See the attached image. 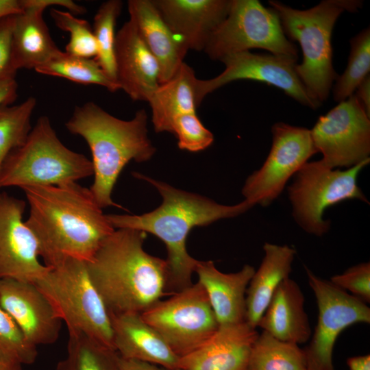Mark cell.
Instances as JSON below:
<instances>
[{
  "instance_id": "obj_1",
  "label": "cell",
  "mask_w": 370,
  "mask_h": 370,
  "mask_svg": "<svg viewBox=\"0 0 370 370\" xmlns=\"http://www.w3.org/2000/svg\"><path fill=\"white\" fill-rule=\"evenodd\" d=\"M29 206L25 222L49 267L67 259L90 262L115 229L90 188L77 182L23 188Z\"/></svg>"
},
{
  "instance_id": "obj_2",
  "label": "cell",
  "mask_w": 370,
  "mask_h": 370,
  "mask_svg": "<svg viewBox=\"0 0 370 370\" xmlns=\"http://www.w3.org/2000/svg\"><path fill=\"white\" fill-rule=\"evenodd\" d=\"M134 176L157 189L162 198L161 205L141 215L108 214L107 218L114 229L130 228L150 233L164 243L171 295L192 284L198 260L191 257L186 249V239L191 230L236 217L254 206L245 199L232 206L222 205L141 173H135Z\"/></svg>"
},
{
  "instance_id": "obj_3",
  "label": "cell",
  "mask_w": 370,
  "mask_h": 370,
  "mask_svg": "<svg viewBox=\"0 0 370 370\" xmlns=\"http://www.w3.org/2000/svg\"><path fill=\"white\" fill-rule=\"evenodd\" d=\"M145 237L137 230L115 229L86 262L110 315L141 314L170 295L166 261L145 251Z\"/></svg>"
},
{
  "instance_id": "obj_4",
  "label": "cell",
  "mask_w": 370,
  "mask_h": 370,
  "mask_svg": "<svg viewBox=\"0 0 370 370\" xmlns=\"http://www.w3.org/2000/svg\"><path fill=\"white\" fill-rule=\"evenodd\" d=\"M65 126L71 134L82 136L90 148L94 175L90 190L97 204L101 208L120 207L111 195L123 169L131 160L147 161L156 152L148 137L145 110L125 121L88 101L75 106Z\"/></svg>"
},
{
  "instance_id": "obj_5",
  "label": "cell",
  "mask_w": 370,
  "mask_h": 370,
  "mask_svg": "<svg viewBox=\"0 0 370 370\" xmlns=\"http://www.w3.org/2000/svg\"><path fill=\"white\" fill-rule=\"evenodd\" d=\"M286 36L301 48L303 60L296 73L309 95L319 103L329 97L338 77L332 65L331 37L334 24L345 11L356 12L362 1L324 0L308 10H297L280 1H269Z\"/></svg>"
},
{
  "instance_id": "obj_6",
  "label": "cell",
  "mask_w": 370,
  "mask_h": 370,
  "mask_svg": "<svg viewBox=\"0 0 370 370\" xmlns=\"http://www.w3.org/2000/svg\"><path fill=\"white\" fill-rule=\"evenodd\" d=\"M93 175L92 161L67 148L49 118H38L25 142L8 156L0 171V188L58 186Z\"/></svg>"
},
{
  "instance_id": "obj_7",
  "label": "cell",
  "mask_w": 370,
  "mask_h": 370,
  "mask_svg": "<svg viewBox=\"0 0 370 370\" xmlns=\"http://www.w3.org/2000/svg\"><path fill=\"white\" fill-rule=\"evenodd\" d=\"M69 334H83L114 350L110 312L88 274L86 262L67 259L34 283Z\"/></svg>"
},
{
  "instance_id": "obj_8",
  "label": "cell",
  "mask_w": 370,
  "mask_h": 370,
  "mask_svg": "<svg viewBox=\"0 0 370 370\" xmlns=\"http://www.w3.org/2000/svg\"><path fill=\"white\" fill-rule=\"evenodd\" d=\"M369 162L367 160L344 170L328 168L320 160L304 164L288 187L292 214L300 227L310 234L321 236L330 228V221L323 219L327 208L347 199L369 204L358 185V177Z\"/></svg>"
},
{
  "instance_id": "obj_9",
  "label": "cell",
  "mask_w": 370,
  "mask_h": 370,
  "mask_svg": "<svg viewBox=\"0 0 370 370\" xmlns=\"http://www.w3.org/2000/svg\"><path fill=\"white\" fill-rule=\"evenodd\" d=\"M251 49L297 60L298 49L286 36L276 12L257 0H231L228 14L204 51L214 60Z\"/></svg>"
},
{
  "instance_id": "obj_10",
  "label": "cell",
  "mask_w": 370,
  "mask_h": 370,
  "mask_svg": "<svg viewBox=\"0 0 370 370\" xmlns=\"http://www.w3.org/2000/svg\"><path fill=\"white\" fill-rule=\"evenodd\" d=\"M140 314L180 358L201 346L219 326L199 282L158 301Z\"/></svg>"
},
{
  "instance_id": "obj_11",
  "label": "cell",
  "mask_w": 370,
  "mask_h": 370,
  "mask_svg": "<svg viewBox=\"0 0 370 370\" xmlns=\"http://www.w3.org/2000/svg\"><path fill=\"white\" fill-rule=\"evenodd\" d=\"M272 145L262 166L248 176L242 188L245 200L269 206L291 177L317 153L310 130L279 122L272 128Z\"/></svg>"
},
{
  "instance_id": "obj_12",
  "label": "cell",
  "mask_w": 370,
  "mask_h": 370,
  "mask_svg": "<svg viewBox=\"0 0 370 370\" xmlns=\"http://www.w3.org/2000/svg\"><path fill=\"white\" fill-rule=\"evenodd\" d=\"M370 116L355 94L321 116L310 130L314 146L330 169L370 160Z\"/></svg>"
},
{
  "instance_id": "obj_13",
  "label": "cell",
  "mask_w": 370,
  "mask_h": 370,
  "mask_svg": "<svg viewBox=\"0 0 370 370\" xmlns=\"http://www.w3.org/2000/svg\"><path fill=\"white\" fill-rule=\"evenodd\" d=\"M318 307V319L309 345L304 350L308 370H334L332 352L338 336L347 327L370 323L367 304L305 268Z\"/></svg>"
},
{
  "instance_id": "obj_14",
  "label": "cell",
  "mask_w": 370,
  "mask_h": 370,
  "mask_svg": "<svg viewBox=\"0 0 370 370\" xmlns=\"http://www.w3.org/2000/svg\"><path fill=\"white\" fill-rule=\"evenodd\" d=\"M224 71L210 79H197L195 101L197 107L204 98L217 88L233 81L247 79L262 82L282 90L286 95L313 110L321 103L313 99L298 77L297 59L249 51L228 55L221 59Z\"/></svg>"
},
{
  "instance_id": "obj_15",
  "label": "cell",
  "mask_w": 370,
  "mask_h": 370,
  "mask_svg": "<svg viewBox=\"0 0 370 370\" xmlns=\"http://www.w3.org/2000/svg\"><path fill=\"white\" fill-rule=\"evenodd\" d=\"M26 203L0 193V279L35 283L49 269L40 260L37 240L23 221Z\"/></svg>"
},
{
  "instance_id": "obj_16",
  "label": "cell",
  "mask_w": 370,
  "mask_h": 370,
  "mask_svg": "<svg viewBox=\"0 0 370 370\" xmlns=\"http://www.w3.org/2000/svg\"><path fill=\"white\" fill-rule=\"evenodd\" d=\"M0 304L32 345H51L58 340L62 321L34 283L0 279Z\"/></svg>"
},
{
  "instance_id": "obj_17",
  "label": "cell",
  "mask_w": 370,
  "mask_h": 370,
  "mask_svg": "<svg viewBox=\"0 0 370 370\" xmlns=\"http://www.w3.org/2000/svg\"><path fill=\"white\" fill-rule=\"evenodd\" d=\"M116 82L134 101H149L160 85L159 64L129 20L116 34Z\"/></svg>"
},
{
  "instance_id": "obj_18",
  "label": "cell",
  "mask_w": 370,
  "mask_h": 370,
  "mask_svg": "<svg viewBox=\"0 0 370 370\" xmlns=\"http://www.w3.org/2000/svg\"><path fill=\"white\" fill-rule=\"evenodd\" d=\"M258 336L246 321L219 325L201 346L180 358L178 370H247Z\"/></svg>"
},
{
  "instance_id": "obj_19",
  "label": "cell",
  "mask_w": 370,
  "mask_h": 370,
  "mask_svg": "<svg viewBox=\"0 0 370 370\" xmlns=\"http://www.w3.org/2000/svg\"><path fill=\"white\" fill-rule=\"evenodd\" d=\"M172 32L189 49L204 50L227 16L231 0H152Z\"/></svg>"
},
{
  "instance_id": "obj_20",
  "label": "cell",
  "mask_w": 370,
  "mask_h": 370,
  "mask_svg": "<svg viewBox=\"0 0 370 370\" xmlns=\"http://www.w3.org/2000/svg\"><path fill=\"white\" fill-rule=\"evenodd\" d=\"M130 20L160 67V84L167 82L184 62L188 51L164 21L152 0L127 1Z\"/></svg>"
},
{
  "instance_id": "obj_21",
  "label": "cell",
  "mask_w": 370,
  "mask_h": 370,
  "mask_svg": "<svg viewBox=\"0 0 370 370\" xmlns=\"http://www.w3.org/2000/svg\"><path fill=\"white\" fill-rule=\"evenodd\" d=\"M114 350L119 356L178 370L180 357L139 313L110 315Z\"/></svg>"
},
{
  "instance_id": "obj_22",
  "label": "cell",
  "mask_w": 370,
  "mask_h": 370,
  "mask_svg": "<svg viewBox=\"0 0 370 370\" xmlns=\"http://www.w3.org/2000/svg\"><path fill=\"white\" fill-rule=\"evenodd\" d=\"M195 272L204 288L219 325L245 321L246 291L255 269L245 264L239 271L225 273L212 261L198 260Z\"/></svg>"
},
{
  "instance_id": "obj_23",
  "label": "cell",
  "mask_w": 370,
  "mask_h": 370,
  "mask_svg": "<svg viewBox=\"0 0 370 370\" xmlns=\"http://www.w3.org/2000/svg\"><path fill=\"white\" fill-rule=\"evenodd\" d=\"M21 1L23 10L15 14L12 40V60L16 71L36 69L62 52L44 21L45 8L41 1Z\"/></svg>"
},
{
  "instance_id": "obj_24",
  "label": "cell",
  "mask_w": 370,
  "mask_h": 370,
  "mask_svg": "<svg viewBox=\"0 0 370 370\" xmlns=\"http://www.w3.org/2000/svg\"><path fill=\"white\" fill-rule=\"evenodd\" d=\"M257 327L282 341L298 345L309 340L311 328L304 296L296 282L288 278L280 284Z\"/></svg>"
},
{
  "instance_id": "obj_25",
  "label": "cell",
  "mask_w": 370,
  "mask_h": 370,
  "mask_svg": "<svg viewBox=\"0 0 370 370\" xmlns=\"http://www.w3.org/2000/svg\"><path fill=\"white\" fill-rule=\"evenodd\" d=\"M264 257L254 273L246 291L245 321L256 328L275 291L289 278L295 250L286 245L269 243L263 246Z\"/></svg>"
},
{
  "instance_id": "obj_26",
  "label": "cell",
  "mask_w": 370,
  "mask_h": 370,
  "mask_svg": "<svg viewBox=\"0 0 370 370\" xmlns=\"http://www.w3.org/2000/svg\"><path fill=\"white\" fill-rule=\"evenodd\" d=\"M197 79L193 69L184 62L171 79L158 86L148 101L156 132L171 133L175 119L196 112Z\"/></svg>"
},
{
  "instance_id": "obj_27",
  "label": "cell",
  "mask_w": 370,
  "mask_h": 370,
  "mask_svg": "<svg viewBox=\"0 0 370 370\" xmlns=\"http://www.w3.org/2000/svg\"><path fill=\"white\" fill-rule=\"evenodd\" d=\"M247 370H308L304 349L262 331L254 341Z\"/></svg>"
},
{
  "instance_id": "obj_28",
  "label": "cell",
  "mask_w": 370,
  "mask_h": 370,
  "mask_svg": "<svg viewBox=\"0 0 370 370\" xmlns=\"http://www.w3.org/2000/svg\"><path fill=\"white\" fill-rule=\"evenodd\" d=\"M117 352L83 334H69L66 354L56 370H118Z\"/></svg>"
},
{
  "instance_id": "obj_29",
  "label": "cell",
  "mask_w": 370,
  "mask_h": 370,
  "mask_svg": "<svg viewBox=\"0 0 370 370\" xmlns=\"http://www.w3.org/2000/svg\"><path fill=\"white\" fill-rule=\"evenodd\" d=\"M34 70L42 75L63 77L82 84L99 85L110 92L120 89L95 58L74 56L62 51Z\"/></svg>"
},
{
  "instance_id": "obj_30",
  "label": "cell",
  "mask_w": 370,
  "mask_h": 370,
  "mask_svg": "<svg viewBox=\"0 0 370 370\" xmlns=\"http://www.w3.org/2000/svg\"><path fill=\"white\" fill-rule=\"evenodd\" d=\"M36 103L35 97H29L19 104L0 107V171L10 153L25 142L31 131Z\"/></svg>"
},
{
  "instance_id": "obj_31",
  "label": "cell",
  "mask_w": 370,
  "mask_h": 370,
  "mask_svg": "<svg viewBox=\"0 0 370 370\" xmlns=\"http://www.w3.org/2000/svg\"><path fill=\"white\" fill-rule=\"evenodd\" d=\"M122 5L123 3L120 0H108L101 3L95 15L92 27L97 46V55L95 59L108 77L116 84L115 26Z\"/></svg>"
},
{
  "instance_id": "obj_32",
  "label": "cell",
  "mask_w": 370,
  "mask_h": 370,
  "mask_svg": "<svg viewBox=\"0 0 370 370\" xmlns=\"http://www.w3.org/2000/svg\"><path fill=\"white\" fill-rule=\"evenodd\" d=\"M350 53L344 73L338 76L333 87L334 99L341 102L354 94L358 86L369 75L370 29H362L350 40Z\"/></svg>"
},
{
  "instance_id": "obj_33",
  "label": "cell",
  "mask_w": 370,
  "mask_h": 370,
  "mask_svg": "<svg viewBox=\"0 0 370 370\" xmlns=\"http://www.w3.org/2000/svg\"><path fill=\"white\" fill-rule=\"evenodd\" d=\"M50 15L59 29L69 34L66 53L86 58L97 56V42L92 28L87 21L77 18L70 12L53 8L50 10Z\"/></svg>"
},
{
  "instance_id": "obj_34",
  "label": "cell",
  "mask_w": 370,
  "mask_h": 370,
  "mask_svg": "<svg viewBox=\"0 0 370 370\" xmlns=\"http://www.w3.org/2000/svg\"><path fill=\"white\" fill-rule=\"evenodd\" d=\"M0 349L23 365L35 362L37 347L30 343L12 317L0 304Z\"/></svg>"
},
{
  "instance_id": "obj_35",
  "label": "cell",
  "mask_w": 370,
  "mask_h": 370,
  "mask_svg": "<svg viewBox=\"0 0 370 370\" xmlns=\"http://www.w3.org/2000/svg\"><path fill=\"white\" fill-rule=\"evenodd\" d=\"M171 133L177 138L178 147L190 152L204 150L214 140L212 133L204 127L196 112L184 114L175 119Z\"/></svg>"
},
{
  "instance_id": "obj_36",
  "label": "cell",
  "mask_w": 370,
  "mask_h": 370,
  "mask_svg": "<svg viewBox=\"0 0 370 370\" xmlns=\"http://www.w3.org/2000/svg\"><path fill=\"white\" fill-rule=\"evenodd\" d=\"M333 284L344 290L365 304L370 301V263L361 262L348 268L341 274L333 275Z\"/></svg>"
},
{
  "instance_id": "obj_37",
  "label": "cell",
  "mask_w": 370,
  "mask_h": 370,
  "mask_svg": "<svg viewBox=\"0 0 370 370\" xmlns=\"http://www.w3.org/2000/svg\"><path fill=\"white\" fill-rule=\"evenodd\" d=\"M14 15L0 19V82L15 78L17 71L12 60V40Z\"/></svg>"
},
{
  "instance_id": "obj_38",
  "label": "cell",
  "mask_w": 370,
  "mask_h": 370,
  "mask_svg": "<svg viewBox=\"0 0 370 370\" xmlns=\"http://www.w3.org/2000/svg\"><path fill=\"white\" fill-rule=\"evenodd\" d=\"M18 84L15 78L0 82V107L10 105L17 97Z\"/></svg>"
},
{
  "instance_id": "obj_39",
  "label": "cell",
  "mask_w": 370,
  "mask_h": 370,
  "mask_svg": "<svg viewBox=\"0 0 370 370\" xmlns=\"http://www.w3.org/2000/svg\"><path fill=\"white\" fill-rule=\"evenodd\" d=\"M118 370H169L160 366L119 356Z\"/></svg>"
},
{
  "instance_id": "obj_40",
  "label": "cell",
  "mask_w": 370,
  "mask_h": 370,
  "mask_svg": "<svg viewBox=\"0 0 370 370\" xmlns=\"http://www.w3.org/2000/svg\"><path fill=\"white\" fill-rule=\"evenodd\" d=\"M355 94L365 111L370 116V77L367 76L357 87Z\"/></svg>"
},
{
  "instance_id": "obj_41",
  "label": "cell",
  "mask_w": 370,
  "mask_h": 370,
  "mask_svg": "<svg viewBox=\"0 0 370 370\" xmlns=\"http://www.w3.org/2000/svg\"><path fill=\"white\" fill-rule=\"evenodd\" d=\"M21 0H0V19L22 12Z\"/></svg>"
},
{
  "instance_id": "obj_42",
  "label": "cell",
  "mask_w": 370,
  "mask_h": 370,
  "mask_svg": "<svg viewBox=\"0 0 370 370\" xmlns=\"http://www.w3.org/2000/svg\"><path fill=\"white\" fill-rule=\"evenodd\" d=\"M349 370H370V356L350 357L347 360Z\"/></svg>"
},
{
  "instance_id": "obj_43",
  "label": "cell",
  "mask_w": 370,
  "mask_h": 370,
  "mask_svg": "<svg viewBox=\"0 0 370 370\" xmlns=\"http://www.w3.org/2000/svg\"><path fill=\"white\" fill-rule=\"evenodd\" d=\"M23 365L0 349V370H23Z\"/></svg>"
}]
</instances>
